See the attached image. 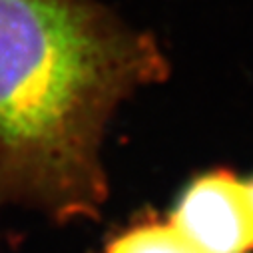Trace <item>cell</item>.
<instances>
[{
  "label": "cell",
  "mask_w": 253,
  "mask_h": 253,
  "mask_svg": "<svg viewBox=\"0 0 253 253\" xmlns=\"http://www.w3.org/2000/svg\"><path fill=\"white\" fill-rule=\"evenodd\" d=\"M166 76L158 40L98 0H0V208L96 217L106 126Z\"/></svg>",
  "instance_id": "1"
},
{
  "label": "cell",
  "mask_w": 253,
  "mask_h": 253,
  "mask_svg": "<svg viewBox=\"0 0 253 253\" xmlns=\"http://www.w3.org/2000/svg\"><path fill=\"white\" fill-rule=\"evenodd\" d=\"M169 223L202 253H249L253 249L245 183L227 169L208 171L189 183Z\"/></svg>",
  "instance_id": "2"
},
{
  "label": "cell",
  "mask_w": 253,
  "mask_h": 253,
  "mask_svg": "<svg viewBox=\"0 0 253 253\" xmlns=\"http://www.w3.org/2000/svg\"><path fill=\"white\" fill-rule=\"evenodd\" d=\"M106 253H202L171 223H142L118 235Z\"/></svg>",
  "instance_id": "3"
},
{
  "label": "cell",
  "mask_w": 253,
  "mask_h": 253,
  "mask_svg": "<svg viewBox=\"0 0 253 253\" xmlns=\"http://www.w3.org/2000/svg\"><path fill=\"white\" fill-rule=\"evenodd\" d=\"M245 192H247V208H249V217H251V227H253V179L245 183Z\"/></svg>",
  "instance_id": "4"
}]
</instances>
